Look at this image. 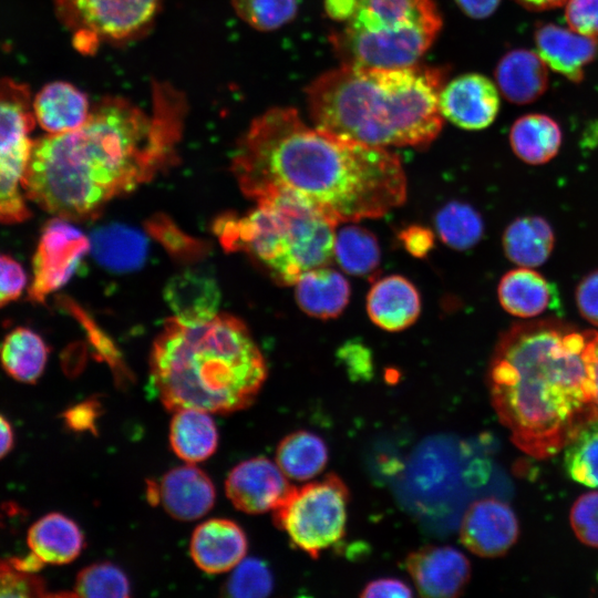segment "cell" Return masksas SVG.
Masks as SVG:
<instances>
[{
  "instance_id": "1",
  "label": "cell",
  "mask_w": 598,
  "mask_h": 598,
  "mask_svg": "<svg viewBox=\"0 0 598 598\" xmlns=\"http://www.w3.org/2000/svg\"><path fill=\"white\" fill-rule=\"evenodd\" d=\"M152 87L150 112L105 96L79 128L33 141L22 181L25 196L60 218H92L173 164L187 101L168 83Z\"/></svg>"
},
{
  "instance_id": "2",
  "label": "cell",
  "mask_w": 598,
  "mask_h": 598,
  "mask_svg": "<svg viewBox=\"0 0 598 598\" xmlns=\"http://www.w3.org/2000/svg\"><path fill=\"white\" fill-rule=\"evenodd\" d=\"M231 169L251 199L290 193L336 226L382 217L401 206L408 193L394 153L310 126L289 106L271 107L251 121Z\"/></svg>"
},
{
  "instance_id": "3",
  "label": "cell",
  "mask_w": 598,
  "mask_h": 598,
  "mask_svg": "<svg viewBox=\"0 0 598 598\" xmlns=\"http://www.w3.org/2000/svg\"><path fill=\"white\" fill-rule=\"evenodd\" d=\"M591 336L555 318L516 323L501 334L487 384L501 423L525 454L554 456L598 417Z\"/></svg>"
},
{
  "instance_id": "4",
  "label": "cell",
  "mask_w": 598,
  "mask_h": 598,
  "mask_svg": "<svg viewBox=\"0 0 598 598\" xmlns=\"http://www.w3.org/2000/svg\"><path fill=\"white\" fill-rule=\"evenodd\" d=\"M447 69L341 64L306 87L315 126L370 146L425 147L440 134Z\"/></svg>"
},
{
  "instance_id": "5",
  "label": "cell",
  "mask_w": 598,
  "mask_h": 598,
  "mask_svg": "<svg viewBox=\"0 0 598 598\" xmlns=\"http://www.w3.org/2000/svg\"><path fill=\"white\" fill-rule=\"evenodd\" d=\"M150 374L167 410L226 414L254 402L267 378V364L239 319L217 313L185 323L174 317L154 341Z\"/></svg>"
},
{
  "instance_id": "6",
  "label": "cell",
  "mask_w": 598,
  "mask_h": 598,
  "mask_svg": "<svg viewBox=\"0 0 598 598\" xmlns=\"http://www.w3.org/2000/svg\"><path fill=\"white\" fill-rule=\"evenodd\" d=\"M248 214L219 218L214 228L228 250H244L279 285H295L333 257L336 225L298 196L276 192Z\"/></svg>"
},
{
  "instance_id": "7",
  "label": "cell",
  "mask_w": 598,
  "mask_h": 598,
  "mask_svg": "<svg viewBox=\"0 0 598 598\" xmlns=\"http://www.w3.org/2000/svg\"><path fill=\"white\" fill-rule=\"evenodd\" d=\"M442 23L434 0H357L329 41L341 64L402 68L419 63Z\"/></svg>"
},
{
  "instance_id": "8",
  "label": "cell",
  "mask_w": 598,
  "mask_h": 598,
  "mask_svg": "<svg viewBox=\"0 0 598 598\" xmlns=\"http://www.w3.org/2000/svg\"><path fill=\"white\" fill-rule=\"evenodd\" d=\"M349 489L336 474L289 491L274 509V520L290 542L317 559L346 535Z\"/></svg>"
},
{
  "instance_id": "9",
  "label": "cell",
  "mask_w": 598,
  "mask_h": 598,
  "mask_svg": "<svg viewBox=\"0 0 598 598\" xmlns=\"http://www.w3.org/2000/svg\"><path fill=\"white\" fill-rule=\"evenodd\" d=\"M35 124L30 93L25 85L0 81V223L19 224L31 212L21 194L30 161Z\"/></svg>"
},
{
  "instance_id": "10",
  "label": "cell",
  "mask_w": 598,
  "mask_h": 598,
  "mask_svg": "<svg viewBox=\"0 0 598 598\" xmlns=\"http://www.w3.org/2000/svg\"><path fill=\"white\" fill-rule=\"evenodd\" d=\"M161 0H55L59 18L73 31L74 47L93 53L101 41L137 38L154 21Z\"/></svg>"
},
{
  "instance_id": "11",
  "label": "cell",
  "mask_w": 598,
  "mask_h": 598,
  "mask_svg": "<svg viewBox=\"0 0 598 598\" xmlns=\"http://www.w3.org/2000/svg\"><path fill=\"white\" fill-rule=\"evenodd\" d=\"M89 249L90 240L66 219L59 217L48 221L33 255L29 300L43 303L50 293L63 287L73 277Z\"/></svg>"
},
{
  "instance_id": "12",
  "label": "cell",
  "mask_w": 598,
  "mask_h": 598,
  "mask_svg": "<svg viewBox=\"0 0 598 598\" xmlns=\"http://www.w3.org/2000/svg\"><path fill=\"white\" fill-rule=\"evenodd\" d=\"M518 536L519 524L514 511L507 503L493 497L472 503L460 526L463 545L486 558L505 555Z\"/></svg>"
},
{
  "instance_id": "13",
  "label": "cell",
  "mask_w": 598,
  "mask_h": 598,
  "mask_svg": "<svg viewBox=\"0 0 598 598\" xmlns=\"http://www.w3.org/2000/svg\"><path fill=\"white\" fill-rule=\"evenodd\" d=\"M405 568L423 597H457L471 578L467 557L452 546L426 545L408 555Z\"/></svg>"
},
{
  "instance_id": "14",
  "label": "cell",
  "mask_w": 598,
  "mask_h": 598,
  "mask_svg": "<svg viewBox=\"0 0 598 598\" xmlns=\"http://www.w3.org/2000/svg\"><path fill=\"white\" fill-rule=\"evenodd\" d=\"M277 463L258 456L239 463L228 474L225 488L233 505L248 514L274 511L292 486Z\"/></svg>"
},
{
  "instance_id": "15",
  "label": "cell",
  "mask_w": 598,
  "mask_h": 598,
  "mask_svg": "<svg viewBox=\"0 0 598 598\" xmlns=\"http://www.w3.org/2000/svg\"><path fill=\"white\" fill-rule=\"evenodd\" d=\"M440 110L443 117L461 128H486L499 111L498 89L485 75H458L443 85Z\"/></svg>"
},
{
  "instance_id": "16",
  "label": "cell",
  "mask_w": 598,
  "mask_h": 598,
  "mask_svg": "<svg viewBox=\"0 0 598 598\" xmlns=\"http://www.w3.org/2000/svg\"><path fill=\"white\" fill-rule=\"evenodd\" d=\"M247 538L233 520L213 518L202 523L190 539V556L196 566L208 574L234 569L245 557Z\"/></svg>"
},
{
  "instance_id": "17",
  "label": "cell",
  "mask_w": 598,
  "mask_h": 598,
  "mask_svg": "<svg viewBox=\"0 0 598 598\" xmlns=\"http://www.w3.org/2000/svg\"><path fill=\"white\" fill-rule=\"evenodd\" d=\"M158 503L174 518L194 520L215 503V487L204 471L192 465L168 471L157 484Z\"/></svg>"
},
{
  "instance_id": "18",
  "label": "cell",
  "mask_w": 598,
  "mask_h": 598,
  "mask_svg": "<svg viewBox=\"0 0 598 598\" xmlns=\"http://www.w3.org/2000/svg\"><path fill=\"white\" fill-rule=\"evenodd\" d=\"M537 53L547 66L573 82H580L595 59L598 42L571 29L546 23L535 31Z\"/></svg>"
},
{
  "instance_id": "19",
  "label": "cell",
  "mask_w": 598,
  "mask_h": 598,
  "mask_svg": "<svg viewBox=\"0 0 598 598\" xmlns=\"http://www.w3.org/2000/svg\"><path fill=\"white\" fill-rule=\"evenodd\" d=\"M367 312L379 328L389 332L402 331L420 316V293L406 278L386 276L371 287L367 297Z\"/></svg>"
},
{
  "instance_id": "20",
  "label": "cell",
  "mask_w": 598,
  "mask_h": 598,
  "mask_svg": "<svg viewBox=\"0 0 598 598\" xmlns=\"http://www.w3.org/2000/svg\"><path fill=\"white\" fill-rule=\"evenodd\" d=\"M32 107L35 121L49 134L79 128L91 112L86 94L64 81L44 85L35 95Z\"/></svg>"
},
{
  "instance_id": "21",
  "label": "cell",
  "mask_w": 598,
  "mask_h": 598,
  "mask_svg": "<svg viewBox=\"0 0 598 598\" xmlns=\"http://www.w3.org/2000/svg\"><path fill=\"white\" fill-rule=\"evenodd\" d=\"M497 296L506 312L522 319L540 316L554 308L558 300L554 285L526 267L506 272L499 280Z\"/></svg>"
},
{
  "instance_id": "22",
  "label": "cell",
  "mask_w": 598,
  "mask_h": 598,
  "mask_svg": "<svg viewBox=\"0 0 598 598\" xmlns=\"http://www.w3.org/2000/svg\"><path fill=\"white\" fill-rule=\"evenodd\" d=\"M164 298L176 319L194 323L217 315L220 293L216 280L207 274L185 270L167 282Z\"/></svg>"
},
{
  "instance_id": "23",
  "label": "cell",
  "mask_w": 598,
  "mask_h": 598,
  "mask_svg": "<svg viewBox=\"0 0 598 598\" xmlns=\"http://www.w3.org/2000/svg\"><path fill=\"white\" fill-rule=\"evenodd\" d=\"M498 90L509 102L528 104L548 86L547 65L538 53L515 49L502 56L495 69Z\"/></svg>"
},
{
  "instance_id": "24",
  "label": "cell",
  "mask_w": 598,
  "mask_h": 598,
  "mask_svg": "<svg viewBox=\"0 0 598 598\" xmlns=\"http://www.w3.org/2000/svg\"><path fill=\"white\" fill-rule=\"evenodd\" d=\"M295 285L300 309L318 319L340 316L350 299L349 281L341 272L327 266L306 271Z\"/></svg>"
},
{
  "instance_id": "25",
  "label": "cell",
  "mask_w": 598,
  "mask_h": 598,
  "mask_svg": "<svg viewBox=\"0 0 598 598\" xmlns=\"http://www.w3.org/2000/svg\"><path fill=\"white\" fill-rule=\"evenodd\" d=\"M27 543L43 564L64 565L80 555L84 536L74 520L61 513H50L32 524Z\"/></svg>"
},
{
  "instance_id": "26",
  "label": "cell",
  "mask_w": 598,
  "mask_h": 598,
  "mask_svg": "<svg viewBox=\"0 0 598 598\" xmlns=\"http://www.w3.org/2000/svg\"><path fill=\"white\" fill-rule=\"evenodd\" d=\"M502 244L512 262L518 267L535 268L548 260L555 246V235L545 218L523 216L506 227Z\"/></svg>"
},
{
  "instance_id": "27",
  "label": "cell",
  "mask_w": 598,
  "mask_h": 598,
  "mask_svg": "<svg viewBox=\"0 0 598 598\" xmlns=\"http://www.w3.org/2000/svg\"><path fill=\"white\" fill-rule=\"evenodd\" d=\"M174 453L187 463L212 456L217 448L218 432L208 412L197 409L175 411L169 427Z\"/></svg>"
},
{
  "instance_id": "28",
  "label": "cell",
  "mask_w": 598,
  "mask_h": 598,
  "mask_svg": "<svg viewBox=\"0 0 598 598\" xmlns=\"http://www.w3.org/2000/svg\"><path fill=\"white\" fill-rule=\"evenodd\" d=\"M49 352L39 333L27 327H17L0 343V363L12 379L33 384L45 369Z\"/></svg>"
},
{
  "instance_id": "29",
  "label": "cell",
  "mask_w": 598,
  "mask_h": 598,
  "mask_svg": "<svg viewBox=\"0 0 598 598\" xmlns=\"http://www.w3.org/2000/svg\"><path fill=\"white\" fill-rule=\"evenodd\" d=\"M563 141L559 125L544 114H527L515 121L509 143L515 155L524 163L542 165L553 159Z\"/></svg>"
},
{
  "instance_id": "30",
  "label": "cell",
  "mask_w": 598,
  "mask_h": 598,
  "mask_svg": "<svg viewBox=\"0 0 598 598\" xmlns=\"http://www.w3.org/2000/svg\"><path fill=\"white\" fill-rule=\"evenodd\" d=\"M90 247L95 259L112 270H132L145 260L147 243L145 237L133 228L110 225L92 234Z\"/></svg>"
},
{
  "instance_id": "31",
  "label": "cell",
  "mask_w": 598,
  "mask_h": 598,
  "mask_svg": "<svg viewBox=\"0 0 598 598\" xmlns=\"http://www.w3.org/2000/svg\"><path fill=\"white\" fill-rule=\"evenodd\" d=\"M329 458L326 442L310 431H296L281 440L276 451V463L287 477L306 481L326 467Z\"/></svg>"
},
{
  "instance_id": "32",
  "label": "cell",
  "mask_w": 598,
  "mask_h": 598,
  "mask_svg": "<svg viewBox=\"0 0 598 598\" xmlns=\"http://www.w3.org/2000/svg\"><path fill=\"white\" fill-rule=\"evenodd\" d=\"M333 257L348 274L371 277L381 261L377 237L368 229L348 225L334 235Z\"/></svg>"
},
{
  "instance_id": "33",
  "label": "cell",
  "mask_w": 598,
  "mask_h": 598,
  "mask_svg": "<svg viewBox=\"0 0 598 598\" xmlns=\"http://www.w3.org/2000/svg\"><path fill=\"white\" fill-rule=\"evenodd\" d=\"M435 227L444 244L456 250H466L483 237L481 215L470 205L450 202L435 216Z\"/></svg>"
},
{
  "instance_id": "34",
  "label": "cell",
  "mask_w": 598,
  "mask_h": 598,
  "mask_svg": "<svg viewBox=\"0 0 598 598\" xmlns=\"http://www.w3.org/2000/svg\"><path fill=\"white\" fill-rule=\"evenodd\" d=\"M564 466L573 481L598 488V417L564 447Z\"/></svg>"
},
{
  "instance_id": "35",
  "label": "cell",
  "mask_w": 598,
  "mask_h": 598,
  "mask_svg": "<svg viewBox=\"0 0 598 598\" xmlns=\"http://www.w3.org/2000/svg\"><path fill=\"white\" fill-rule=\"evenodd\" d=\"M235 13L252 29L275 31L291 22L299 8L298 0H231Z\"/></svg>"
},
{
  "instance_id": "36",
  "label": "cell",
  "mask_w": 598,
  "mask_h": 598,
  "mask_svg": "<svg viewBox=\"0 0 598 598\" xmlns=\"http://www.w3.org/2000/svg\"><path fill=\"white\" fill-rule=\"evenodd\" d=\"M74 592L80 597L121 598L130 596L131 587L126 575L117 566L97 563L78 574Z\"/></svg>"
},
{
  "instance_id": "37",
  "label": "cell",
  "mask_w": 598,
  "mask_h": 598,
  "mask_svg": "<svg viewBox=\"0 0 598 598\" xmlns=\"http://www.w3.org/2000/svg\"><path fill=\"white\" fill-rule=\"evenodd\" d=\"M274 586L272 575L265 563L256 558L243 559L228 578L224 590L236 598L266 597Z\"/></svg>"
},
{
  "instance_id": "38",
  "label": "cell",
  "mask_w": 598,
  "mask_h": 598,
  "mask_svg": "<svg viewBox=\"0 0 598 598\" xmlns=\"http://www.w3.org/2000/svg\"><path fill=\"white\" fill-rule=\"evenodd\" d=\"M44 580L22 570L14 558L0 559V597L48 596Z\"/></svg>"
},
{
  "instance_id": "39",
  "label": "cell",
  "mask_w": 598,
  "mask_h": 598,
  "mask_svg": "<svg viewBox=\"0 0 598 598\" xmlns=\"http://www.w3.org/2000/svg\"><path fill=\"white\" fill-rule=\"evenodd\" d=\"M570 525L582 544L598 548V492L585 493L576 499Z\"/></svg>"
},
{
  "instance_id": "40",
  "label": "cell",
  "mask_w": 598,
  "mask_h": 598,
  "mask_svg": "<svg viewBox=\"0 0 598 598\" xmlns=\"http://www.w3.org/2000/svg\"><path fill=\"white\" fill-rule=\"evenodd\" d=\"M565 4L569 28L582 35L598 38V0H567Z\"/></svg>"
},
{
  "instance_id": "41",
  "label": "cell",
  "mask_w": 598,
  "mask_h": 598,
  "mask_svg": "<svg viewBox=\"0 0 598 598\" xmlns=\"http://www.w3.org/2000/svg\"><path fill=\"white\" fill-rule=\"evenodd\" d=\"M27 285L22 266L12 257L0 254V308L17 300Z\"/></svg>"
},
{
  "instance_id": "42",
  "label": "cell",
  "mask_w": 598,
  "mask_h": 598,
  "mask_svg": "<svg viewBox=\"0 0 598 598\" xmlns=\"http://www.w3.org/2000/svg\"><path fill=\"white\" fill-rule=\"evenodd\" d=\"M575 299L580 316L598 327V270L591 271L580 280Z\"/></svg>"
},
{
  "instance_id": "43",
  "label": "cell",
  "mask_w": 598,
  "mask_h": 598,
  "mask_svg": "<svg viewBox=\"0 0 598 598\" xmlns=\"http://www.w3.org/2000/svg\"><path fill=\"white\" fill-rule=\"evenodd\" d=\"M350 377L368 379L372 374V357L369 349L358 341L344 343L338 352Z\"/></svg>"
},
{
  "instance_id": "44",
  "label": "cell",
  "mask_w": 598,
  "mask_h": 598,
  "mask_svg": "<svg viewBox=\"0 0 598 598\" xmlns=\"http://www.w3.org/2000/svg\"><path fill=\"white\" fill-rule=\"evenodd\" d=\"M405 250L416 258H424L434 246L433 233L420 225H410L399 234Z\"/></svg>"
},
{
  "instance_id": "45",
  "label": "cell",
  "mask_w": 598,
  "mask_h": 598,
  "mask_svg": "<svg viewBox=\"0 0 598 598\" xmlns=\"http://www.w3.org/2000/svg\"><path fill=\"white\" fill-rule=\"evenodd\" d=\"M97 414V402L90 400L71 406L62 414V416L68 429L82 432L95 430Z\"/></svg>"
},
{
  "instance_id": "46",
  "label": "cell",
  "mask_w": 598,
  "mask_h": 598,
  "mask_svg": "<svg viewBox=\"0 0 598 598\" xmlns=\"http://www.w3.org/2000/svg\"><path fill=\"white\" fill-rule=\"evenodd\" d=\"M411 587L395 577H383L368 582L360 597H411Z\"/></svg>"
},
{
  "instance_id": "47",
  "label": "cell",
  "mask_w": 598,
  "mask_h": 598,
  "mask_svg": "<svg viewBox=\"0 0 598 598\" xmlns=\"http://www.w3.org/2000/svg\"><path fill=\"white\" fill-rule=\"evenodd\" d=\"M153 228L154 230L156 229L157 235L162 237L165 244L169 246L174 251H189V248L193 249L195 247H198L196 243L193 244L192 239L187 238L184 235L182 236V234L175 227L163 224L156 225V227L155 225H153Z\"/></svg>"
},
{
  "instance_id": "48",
  "label": "cell",
  "mask_w": 598,
  "mask_h": 598,
  "mask_svg": "<svg viewBox=\"0 0 598 598\" xmlns=\"http://www.w3.org/2000/svg\"><path fill=\"white\" fill-rule=\"evenodd\" d=\"M501 0H455L463 13L473 19H484L495 12Z\"/></svg>"
},
{
  "instance_id": "49",
  "label": "cell",
  "mask_w": 598,
  "mask_h": 598,
  "mask_svg": "<svg viewBox=\"0 0 598 598\" xmlns=\"http://www.w3.org/2000/svg\"><path fill=\"white\" fill-rule=\"evenodd\" d=\"M357 7V0H323L326 16L336 24L347 21Z\"/></svg>"
},
{
  "instance_id": "50",
  "label": "cell",
  "mask_w": 598,
  "mask_h": 598,
  "mask_svg": "<svg viewBox=\"0 0 598 598\" xmlns=\"http://www.w3.org/2000/svg\"><path fill=\"white\" fill-rule=\"evenodd\" d=\"M589 367L595 393V400L598 408V331H592L589 344Z\"/></svg>"
},
{
  "instance_id": "51",
  "label": "cell",
  "mask_w": 598,
  "mask_h": 598,
  "mask_svg": "<svg viewBox=\"0 0 598 598\" xmlns=\"http://www.w3.org/2000/svg\"><path fill=\"white\" fill-rule=\"evenodd\" d=\"M14 434L10 422L0 414V460L13 447Z\"/></svg>"
},
{
  "instance_id": "52",
  "label": "cell",
  "mask_w": 598,
  "mask_h": 598,
  "mask_svg": "<svg viewBox=\"0 0 598 598\" xmlns=\"http://www.w3.org/2000/svg\"><path fill=\"white\" fill-rule=\"evenodd\" d=\"M522 7L533 10H548L553 8L560 7L566 3L567 0H515Z\"/></svg>"
}]
</instances>
